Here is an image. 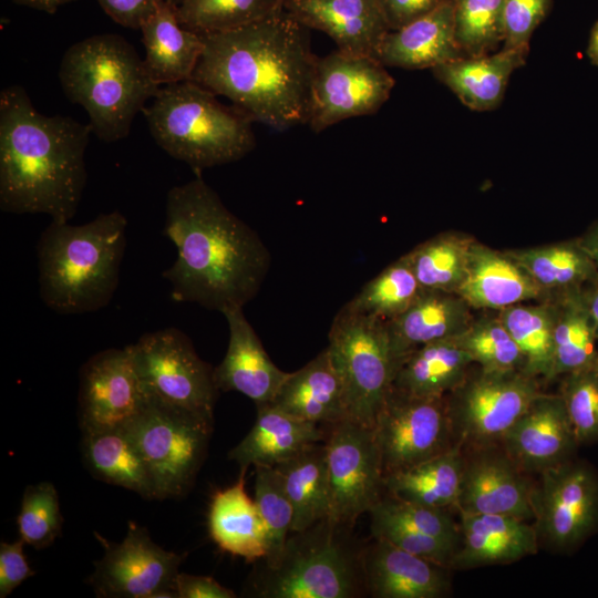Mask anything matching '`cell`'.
<instances>
[{"mask_svg": "<svg viewBox=\"0 0 598 598\" xmlns=\"http://www.w3.org/2000/svg\"><path fill=\"white\" fill-rule=\"evenodd\" d=\"M190 78L254 122L282 131L308 124L318 56L309 29L285 9L251 24L202 35Z\"/></svg>", "mask_w": 598, "mask_h": 598, "instance_id": "cell-1", "label": "cell"}, {"mask_svg": "<svg viewBox=\"0 0 598 598\" xmlns=\"http://www.w3.org/2000/svg\"><path fill=\"white\" fill-rule=\"evenodd\" d=\"M164 235L177 248L163 271L177 302L223 312L259 292L271 265L260 236L221 202L197 174L166 196Z\"/></svg>", "mask_w": 598, "mask_h": 598, "instance_id": "cell-2", "label": "cell"}, {"mask_svg": "<svg viewBox=\"0 0 598 598\" xmlns=\"http://www.w3.org/2000/svg\"><path fill=\"white\" fill-rule=\"evenodd\" d=\"M91 128L72 117L40 113L21 85L0 93V208L45 214L55 221L75 215L86 184Z\"/></svg>", "mask_w": 598, "mask_h": 598, "instance_id": "cell-3", "label": "cell"}, {"mask_svg": "<svg viewBox=\"0 0 598 598\" xmlns=\"http://www.w3.org/2000/svg\"><path fill=\"white\" fill-rule=\"evenodd\" d=\"M126 227L118 210L82 225L51 220L37 246L39 289L45 306L61 315L106 307L118 286Z\"/></svg>", "mask_w": 598, "mask_h": 598, "instance_id": "cell-4", "label": "cell"}, {"mask_svg": "<svg viewBox=\"0 0 598 598\" xmlns=\"http://www.w3.org/2000/svg\"><path fill=\"white\" fill-rule=\"evenodd\" d=\"M58 76L65 96L86 111L92 133L107 143L128 135L135 115L161 89L135 48L115 33L69 47Z\"/></svg>", "mask_w": 598, "mask_h": 598, "instance_id": "cell-5", "label": "cell"}, {"mask_svg": "<svg viewBox=\"0 0 598 598\" xmlns=\"http://www.w3.org/2000/svg\"><path fill=\"white\" fill-rule=\"evenodd\" d=\"M216 96L186 80L161 86L142 111L157 145L197 174L236 162L256 146L254 121Z\"/></svg>", "mask_w": 598, "mask_h": 598, "instance_id": "cell-6", "label": "cell"}, {"mask_svg": "<svg viewBox=\"0 0 598 598\" xmlns=\"http://www.w3.org/2000/svg\"><path fill=\"white\" fill-rule=\"evenodd\" d=\"M213 423L145 395L123 429L148 470L156 499L178 498L190 489L206 457Z\"/></svg>", "mask_w": 598, "mask_h": 598, "instance_id": "cell-7", "label": "cell"}, {"mask_svg": "<svg viewBox=\"0 0 598 598\" xmlns=\"http://www.w3.org/2000/svg\"><path fill=\"white\" fill-rule=\"evenodd\" d=\"M337 526L321 520L288 539L275 568L259 578L257 596L266 598H351L360 594V569L336 537Z\"/></svg>", "mask_w": 598, "mask_h": 598, "instance_id": "cell-8", "label": "cell"}, {"mask_svg": "<svg viewBox=\"0 0 598 598\" xmlns=\"http://www.w3.org/2000/svg\"><path fill=\"white\" fill-rule=\"evenodd\" d=\"M328 340L327 350L344 386L348 419L373 427L395 370L384 321L340 309Z\"/></svg>", "mask_w": 598, "mask_h": 598, "instance_id": "cell-9", "label": "cell"}, {"mask_svg": "<svg viewBox=\"0 0 598 598\" xmlns=\"http://www.w3.org/2000/svg\"><path fill=\"white\" fill-rule=\"evenodd\" d=\"M127 347L145 395L214 421L219 393L214 368L183 331L147 332Z\"/></svg>", "mask_w": 598, "mask_h": 598, "instance_id": "cell-10", "label": "cell"}, {"mask_svg": "<svg viewBox=\"0 0 598 598\" xmlns=\"http://www.w3.org/2000/svg\"><path fill=\"white\" fill-rule=\"evenodd\" d=\"M540 382L522 370H470L446 395L453 437L458 443L487 447L507 431L540 394Z\"/></svg>", "mask_w": 598, "mask_h": 598, "instance_id": "cell-11", "label": "cell"}, {"mask_svg": "<svg viewBox=\"0 0 598 598\" xmlns=\"http://www.w3.org/2000/svg\"><path fill=\"white\" fill-rule=\"evenodd\" d=\"M394 85L375 56L337 49L317 59L308 124L318 133L341 121L374 114Z\"/></svg>", "mask_w": 598, "mask_h": 598, "instance_id": "cell-12", "label": "cell"}, {"mask_svg": "<svg viewBox=\"0 0 598 598\" xmlns=\"http://www.w3.org/2000/svg\"><path fill=\"white\" fill-rule=\"evenodd\" d=\"M373 431L384 476L453 446L446 396L419 398L390 388Z\"/></svg>", "mask_w": 598, "mask_h": 598, "instance_id": "cell-13", "label": "cell"}, {"mask_svg": "<svg viewBox=\"0 0 598 598\" xmlns=\"http://www.w3.org/2000/svg\"><path fill=\"white\" fill-rule=\"evenodd\" d=\"M330 506L327 520L351 525L382 498L384 475L373 427L343 420L324 441Z\"/></svg>", "mask_w": 598, "mask_h": 598, "instance_id": "cell-14", "label": "cell"}, {"mask_svg": "<svg viewBox=\"0 0 598 598\" xmlns=\"http://www.w3.org/2000/svg\"><path fill=\"white\" fill-rule=\"evenodd\" d=\"M540 475L532 493L538 537L558 551L575 549L598 527V474L568 460Z\"/></svg>", "mask_w": 598, "mask_h": 598, "instance_id": "cell-15", "label": "cell"}, {"mask_svg": "<svg viewBox=\"0 0 598 598\" xmlns=\"http://www.w3.org/2000/svg\"><path fill=\"white\" fill-rule=\"evenodd\" d=\"M105 546L90 584L103 598H177L175 580L183 556L155 544L147 529L130 523L120 544Z\"/></svg>", "mask_w": 598, "mask_h": 598, "instance_id": "cell-16", "label": "cell"}, {"mask_svg": "<svg viewBox=\"0 0 598 598\" xmlns=\"http://www.w3.org/2000/svg\"><path fill=\"white\" fill-rule=\"evenodd\" d=\"M144 400L127 346L100 351L81 367L78 415L82 433L123 427Z\"/></svg>", "mask_w": 598, "mask_h": 598, "instance_id": "cell-17", "label": "cell"}, {"mask_svg": "<svg viewBox=\"0 0 598 598\" xmlns=\"http://www.w3.org/2000/svg\"><path fill=\"white\" fill-rule=\"evenodd\" d=\"M523 471L543 472L570 460L578 445L560 394L542 392L502 440Z\"/></svg>", "mask_w": 598, "mask_h": 598, "instance_id": "cell-18", "label": "cell"}, {"mask_svg": "<svg viewBox=\"0 0 598 598\" xmlns=\"http://www.w3.org/2000/svg\"><path fill=\"white\" fill-rule=\"evenodd\" d=\"M221 313L228 324L229 341L224 359L214 368L217 389L239 392L256 405L271 403L289 372L269 358L244 307H230Z\"/></svg>", "mask_w": 598, "mask_h": 598, "instance_id": "cell-19", "label": "cell"}, {"mask_svg": "<svg viewBox=\"0 0 598 598\" xmlns=\"http://www.w3.org/2000/svg\"><path fill=\"white\" fill-rule=\"evenodd\" d=\"M283 9L309 30L328 34L347 53L375 56L390 31L380 0H289Z\"/></svg>", "mask_w": 598, "mask_h": 598, "instance_id": "cell-20", "label": "cell"}, {"mask_svg": "<svg viewBox=\"0 0 598 598\" xmlns=\"http://www.w3.org/2000/svg\"><path fill=\"white\" fill-rule=\"evenodd\" d=\"M474 311L457 293L423 289L406 310L384 321L394 367L425 344L462 333Z\"/></svg>", "mask_w": 598, "mask_h": 598, "instance_id": "cell-21", "label": "cell"}, {"mask_svg": "<svg viewBox=\"0 0 598 598\" xmlns=\"http://www.w3.org/2000/svg\"><path fill=\"white\" fill-rule=\"evenodd\" d=\"M374 539L361 561L363 581L372 597L441 598L448 594V567Z\"/></svg>", "mask_w": 598, "mask_h": 598, "instance_id": "cell-22", "label": "cell"}, {"mask_svg": "<svg viewBox=\"0 0 598 598\" xmlns=\"http://www.w3.org/2000/svg\"><path fill=\"white\" fill-rule=\"evenodd\" d=\"M506 455H482L465 462L456 507L460 514L511 515L534 518L533 487Z\"/></svg>", "mask_w": 598, "mask_h": 598, "instance_id": "cell-23", "label": "cell"}, {"mask_svg": "<svg viewBox=\"0 0 598 598\" xmlns=\"http://www.w3.org/2000/svg\"><path fill=\"white\" fill-rule=\"evenodd\" d=\"M474 310H501L506 307L545 300L550 292L504 250L474 240L466 277L457 292Z\"/></svg>", "mask_w": 598, "mask_h": 598, "instance_id": "cell-24", "label": "cell"}, {"mask_svg": "<svg viewBox=\"0 0 598 598\" xmlns=\"http://www.w3.org/2000/svg\"><path fill=\"white\" fill-rule=\"evenodd\" d=\"M461 546L451 567L474 568L508 564L538 550L535 525L527 520L497 514H460Z\"/></svg>", "mask_w": 598, "mask_h": 598, "instance_id": "cell-25", "label": "cell"}, {"mask_svg": "<svg viewBox=\"0 0 598 598\" xmlns=\"http://www.w3.org/2000/svg\"><path fill=\"white\" fill-rule=\"evenodd\" d=\"M463 56L466 55L455 38L454 0H446L431 13L390 30L375 54L383 65L405 70H431Z\"/></svg>", "mask_w": 598, "mask_h": 598, "instance_id": "cell-26", "label": "cell"}, {"mask_svg": "<svg viewBox=\"0 0 598 598\" xmlns=\"http://www.w3.org/2000/svg\"><path fill=\"white\" fill-rule=\"evenodd\" d=\"M529 47L501 48L481 56H463L431 69L434 78L472 111L497 109L512 74L524 66Z\"/></svg>", "mask_w": 598, "mask_h": 598, "instance_id": "cell-27", "label": "cell"}, {"mask_svg": "<svg viewBox=\"0 0 598 598\" xmlns=\"http://www.w3.org/2000/svg\"><path fill=\"white\" fill-rule=\"evenodd\" d=\"M270 404L319 425L347 420L344 386L327 348L299 370L289 372Z\"/></svg>", "mask_w": 598, "mask_h": 598, "instance_id": "cell-28", "label": "cell"}, {"mask_svg": "<svg viewBox=\"0 0 598 598\" xmlns=\"http://www.w3.org/2000/svg\"><path fill=\"white\" fill-rule=\"evenodd\" d=\"M257 417L248 434L229 451L240 468L274 467L306 447L326 441L319 424L300 420L270 403L256 405Z\"/></svg>", "mask_w": 598, "mask_h": 598, "instance_id": "cell-29", "label": "cell"}, {"mask_svg": "<svg viewBox=\"0 0 598 598\" xmlns=\"http://www.w3.org/2000/svg\"><path fill=\"white\" fill-rule=\"evenodd\" d=\"M240 468L236 483L217 491L208 511V532L224 551L249 563L265 559V526L255 499L246 492V472Z\"/></svg>", "mask_w": 598, "mask_h": 598, "instance_id": "cell-30", "label": "cell"}, {"mask_svg": "<svg viewBox=\"0 0 598 598\" xmlns=\"http://www.w3.org/2000/svg\"><path fill=\"white\" fill-rule=\"evenodd\" d=\"M140 30L145 65L158 85L190 80L204 50V39L179 23L172 4L164 1Z\"/></svg>", "mask_w": 598, "mask_h": 598, "instance_id": "cell-31", "label": "cell"}, {"mask_svg": "<svg viewBox=\"0 0 598 598\" xmlns=\"http://www.w3.org/2000/svg\"><path fill=\"white\" fill-rule=\"evenodd\" d=\"M473 364L453 338L435 341L396 364L391 388L419 398H443L463 382Z\"/></svg>", "mask_w": 598, "mask_h": 598, "instance_id": "cell-32", "label": "cell"}, {"mask_svg": "<svg viewBox=\"0 0 598 598\" xmlns=\"http://www.w3.org/2000/svg\"><path fill=\"white\" fill-rule=\"evenodd\" d=\"M584 287L548 296L554 308L553 380L598 360V339Z\"/></svg>", "mask_w": 598, "mask_h": 598, "instance_id": "cell-33", "label": "cell"}, {"mask_svg": "<svg viewBox=\"0 0 598 598\" xmlns=\"http://www.w3.org/2000/svg\"><path fill=\"white\" fill-rule=\"evenodd\" d=\"M465 467L460 447L453 445L409 468L384 476L389 495L430 507H456Z\"/></svg>", "mask_w": 598, "mask_h": 598, "instance_id": "cell-34", "label": "cell"}, {"mask_svg": "<svg viewBox=\"0 0 598 598\" xmlns=\"http://www.w3.org/2000/svg\"><path fill=\"white\" fill-rule=\"evenodd\" d=\"M82 453L95 478L156 499L148 470L123 427L82 433Z\"/></svg>", "mask_w": 598, "mask_h": 598, "instance_id": "cell-35", "label": "cell"}, {"mask_svg": "<svg viewBox=\"0 0 598 598\" xmlns=\"http://www.w3.org/2000/svg\"><path fill=\"white\" fill-rule=\"evenodd\" d=\"M293 507L291 532L301 533L327 519L330 506L324 442L312 444L274 466Z\"/></svg>", "mask_w": 598, "mask_h": 598, "instance_id": "cell-36", "label": "cell"}, {"mask_svg": "<svg viewBox=\"0 0 598 598\" xmlns=\"http://www.w3.org/2000/svg\"><path fill=\"white\" fill-rule=\"evenodd\" d=\"M504 251L547 292L580 288L598 277L577 238Z\"/></svg>", "mask_w": 598, "mask_h": 598, "instance_id": "cell-37", "label": "cell"}, {"mask_svg": "<svg viewBox=\"0 0 598 598\" xmlns=\"http://www.w3.org/2000/svg\"><path fill=\"white\" fill-rule=\"evenodd\" d=\"M497 313L523 354V371L539 381L553 380L554 308L549 298L513 305Z\"/></svg>", "mask_w": 598, "mask_h": 598, "instance_id": "cell-38", "label": "cell"}, {"mask_svg": "<svg viewBox=\"0 0 598 598\" xmlns=\"http://www.w3.org/2000/svg\"><path fill=\"white\" fill-rule=\"evenodd\" d=\"M475 239L462 231L446 230L406 252L421 287L456 293L466 277Z\"/></svg>", "mask_w": 598, "mask_h": 598, "instance_id": "cell-39", "label": "cell"}, {"mask_svg": "<svg viewBox=\"0 0 598 598\" xmlns=\"http://www.w3.org/2000/svg\"><path fill=\"white\" fill-rule=\"evenodd\" d=\"M422 290L404 254L369 280L341 309L389 321L406 310Z\"/></svg>", "mask_w": 598, "mask_h": 598, "instance_id": "cell-40", "label": "cell"}, {"mask_svg": "<svg viewBox=\"0 0 598 598\" xmlns=\"http://www.w3.org/2000/svg\"><path fill=\"white\" fill-rule=\"evenodd\" d=\"M282 9L278 0H182L175 12L184 28L205 35L251 24Z\"/></svg>", "mask_w": 598, "mask_h": 598, "instance_id": "cell-41", "label": "cell"}, {"mask_svg": "<svg viewBox=\"0 0 598 598\" xmlns=\"http://www.w3.org/2000/svg\"><path fill=\"white\" fill-rule=\"evenodd\" d=\"M454 341L485 371L524 370L523 354L495 310H481Z\"/></svg>", "mask_w": 598, "mask_h": 598, "instance_id": "cell-42", "label": "cell"}, {"mask_svg": "<svg viewBox=\"0 0 598 598\" xmlns=\"http://www.w3.org/2000/svg\"><path fill=\"white\" fill-rule=\"evenodd\" d=\"M255 503L265 526L266 568L281 560L293 522V507L276 467L256 466Z\"/></svg>", "mask_w": 598, "mask_h": 598, "instance_id": "cell-43", "label": "cell"}, {"mask_svg": "<svg viewBox=\"0 0 598 598\" xmlns=\"http://www.w3.org/2000/svg\"><path fill=\"white\" fill-rule=\"evenodd\" d=\"M454 28L466 56H481L503 45V0H454Z\"/></svg>", "mask_w": 598, "mask_h": 598, "instance_id": "cell-44", "label": "cell"}, {"mask_svg": "<svg viewBox=\"0 0 598 598\" xmlns=\"http://www.w3.org/2000/svg\"><path fill=\"white\" fill-rule=\"evenodd\" d=\"M17 525L20 538L35 549L49 547L60 536L62 515L52 483L41 482L25 487Z\"/></svg>", "mask_w": 598, "mask_h": 598, "instance_id": "cell-45", "label": "cell"}, {"mask_svg": "<svg viewBox=\"0 0 598 598\" xmlns=\"http://www.w3.org/2000/svg\"><path fill=\"white\" fill-rule=\"evenodd\" d=\"M559 394L578 444L598 440V360L563 375Z\"/></svg>", "mask_w": 598, "mask_h": 598, "instance_id": "cell-46", "label": "cell"}, {"mask_svg": "<svg viewBox=\"0 0 598 598\" xmlns=\"http://www.w3.org/2000/svg\"><path fill=\"white\" fill-rule=\"evenodd\" d=\"M416 532L458 545L460 528L445 509L395 498L382 497L369 512Z\"/></svg>", "mask_w": 598, "mask_h": 598, "instance_id": "cell-47", "label": "cell"}, {"mask_svg": "<svg viewBox=\"0 0 598 598\" xmlns=\"http://www.w3.org/2000/svg\"><path fill=\"white\" fill-rule=\"evenodd\" d=\"M370 516L374 538L384 539L413 555L451 567L457 544L416 532L375 514Z\"/></svg>", "mask_w": 598, "mask_h": 598, "instance_id": "cell-48", "label": "cell"}, {"mask_svg": "<svg viewBox=\"0 0 598 598\" xmlns=\"http://www.w3.org/2000/svg\"><path fill=\"white\" fill-rule=\"evenodd\" d=\"M554 0H503L502 48L529 47L530 38L548 17Z\"/></svg>", "mask_w": 598, "mask_h": 598, "instance_id": "cell-49", "label": "cell"}, {"mask_svg": "<svg viewBox=\"0 0 598 598\" xmlns=\"http://www.w3.org/2000/svg\"><path fill=\"white\" fill-rule=\"evenodd\" d=\"M24 542L0 543V597L6 598L25 579L34 575L24 554Z\"/></svg>", "mask_w": 598, "mask_h": 598, "instance_id": "cell-50", "label": "cell"}, {"mask_svg": "<svg viewBox=\"0 0 598 598\" xmlns=\"http://www.w3.org/2000/svg\"><path fill=\"white\" fill-rule=\"evenodd\" d=\"M104 12L117 24L131 29L151 19L164 0H96Z\"/></svg>", "mask_w": 598, "mask_h": 598, "instance_id": "cell-51", "label": "cell"}, {"mask_svg": "<svg viewBox=\"0 0 598 598\" xmlns=\"http://www.w3.org/2000/svg\"><path fill=\"white\" fill-rule=\"evenodd\" d=\"M446 0H380L390 30L400 29L439 8Z\"/></svg>", "mask_w": 598, "mask_h": 598, "instance_id": "cell-52", "label": "cell"}, {"mask_svg": "<svg viewBox=\"0 0 598 598\" xmlns=\"http://www.w3.org/2000/svg\"><path fill=\"white\" fill-rule=\"evenodd\" d=\"M177 598H235L236 594L208 576L178 573L175 580Z\"/></svg>", "mask_w": 598, "mask_h": 598, "instance_id": "cell-53", "label": "cell"}, {"mask_svg": "<svg viewBox=\"0 0 598 598\" xmlns=\"http://www.w3.org/2000/svg\"><path fill=\"white\" fill-rule=\"evenodd\" d=\"M577 239L598 268V219Z\"/></svg>", "mask_w": 598, "mask_h": 598, "instance_id": "cell-54", "label": "cell"}, {"mask_svg": "<svg viewBox=\"0 0 598 598\" xmlns=\"http://www.w3.org/2000/svg\"><path fill=\"white\" fill-rule=\"evenodd\" d=\"M17 4L47 13H54L60 7L78 0H10Z\"/></svg>", "mask_w": 598, "mask_h": 598, "instance_id": "cell-55", "label": "cell"}, {"mask_svg": "<svg viewBox=\"0 0 598 598\" xmlns=\"http://www.w3.org/2000/svg\"><path fill=\"white\" fill-rule=\"evenodd\" d=\"M584 291L598 339V277L587 283Z\"/></svg>", "mask_w": 598, "mask_h": 598, "instance_id": "cell-56", "label": "cell"}, {"mask_svg": "<svg viewBox=\"0 0 598 598\" xmlns=\"http://www.w3.org/2000/svg\"><path fill=\"white\" fill-rule=\"evenodd\" d=\"M586 54L589 61L591 62V64H594L595 66H598V20L591 28L587 49H586Z\"/></svg>", "mask_w": 598, "mask_h": 598, "instance_id": "cell-57", "label": "cell"}, {"mask_svg": "<svg viewBox=\"0 0 598 598\" xmlns=\"http://www.w3.org/2000/svg\"><path fill=\"white\" fill-rule=\"evenodd\" d=\"M164 1L168 2L175 8L181 3L182 0H164Z\"/></svg>", "mask_w": 598, "mask_h": 598, "instance_id": "cell-58", "label": "cell"}, {"mask_svg": "<svg viewBox=\"0 0 598 598\" xmlns=\"http://www.w3.org/2000/svg\"><path fill=\"white\" fill-rule=\"evenodd\" d=\"M278 1H279V2L282 4V7H283L285 3H287L289 0H278Z\"/></svg>", "mask_w": 598, "mask_h": 598, "instance_id": "cell-59", "label": "cell"}]
</instances>
